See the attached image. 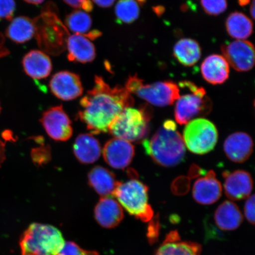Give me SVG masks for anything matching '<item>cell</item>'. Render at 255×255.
Instances as JSON below:
<instances>
[{
    "instance_id": "cell-40",
    "label": "cell",
    "mask_w": 255,
    "mask_h": 255,
    "mask_svg": "<svg viewBox=\"0 0 255 255\" xmlns=\"http://www.w3.org/2000/svg\"><path fill=\"white\" fill-rule=\"evenodd\" d=\"M239 4L242 7L250 4L251 0H238Z\"/></svg>"
},
{
    "instance_id": "cell-12",
    "label": "cell",
    "mask_w": 255,
    "mask_h": 255,
    "mask_svg": "<svg viewBox=\"0 0 255 255\" xmlns=\"http://www.w3.org/2000/svg\"><path fill=\"white\" fill-rule=\"evenodd\" d=\"M49 88L52 94L60 100H75L84 92L79 76L69 71L57 72L51 78Z\"/></svg>"
},
{
    "instance_id": "cell-9",
    "label": "cell",
    "mask_w": 255,
    "mask_h": 255,
    "mask_svg": "<svg viewBox=\"0 0 255 255\" xmlns=\"http://www.w3.org/2000/svg\"><path fill=\"white\" fill-rule=\"evenodd\" d=\"M185 146L194 154L203 155L214 149L218 132L214 124L204 119L191 120L184 130Z\"/></svg>"
},
{
    "instance_id": "cell-27",
    "label": "cell",
    "mask_w": 255,
    "mask_h": 255,
    "mask_svg": "<svg viewBox=\"0 0 255 255\" xmlns=\"http://www.w3.org/2000/svg\"><path fill=\"white\" fill-rule=\"evenodd\" d=\"M202 246L196 242L164 241L155 255H201Z\"/></svg>"
},
{
    "instance_id": "cell-7",
    "label": "cell",
    "mask_w": 255,
    "mask_h": 255,
    "mask_svg": "<svg viewBox=\"0 0 255 255\" xmlns=\"http://www.w3.org/2000/svg\"><path fill=\"white\" fill-rule=\"evenodd\" d=\"M125 88L130 94L155 106L163 107L173 104L180 97V88L173 81H163L144 84L137 75L129 76Z\"/></svg>"
},
{
    "instance_id": "cell-17",
    "label": "cell",
    "mask_w": 255,
    "mask_h": 255,
    "mask_svg": "<svg viewBox=\"0 0 255 255\" xmlns=\"http://www.w3.org/2000/svg\"><path fill=\"white\" fill-rule=\"evenodd\" d=\"M95 217L102 227L111 229L117 227L122 222L124 212L116 200L111 197H104L95 207Z\"/></svg>"
},
{
    "instance_id": "cell-29",
    "label": "cell",
    "mask_w": 255,
    "mask_h": 255,
    "mask_svg": "<svg viewBox=\"0 0 255 255\" xmlns=\"http://www.w3.org/2000/svg\"><path fill=\"white\" fill-rule=\"evenodd\" d=\"M139 4L135 0H119L115 8V13L119 23L130 24L139 15Z\"/></svg>"
},
{
    "instance_id": "cell-5",
    "label": "cell",
    "mask_w": 255,
    "mask_h": 255,
    "mask_svg": "<svg viewBox=\"0 0 255 255\" xmlns=\"http://www.w3.org/2000/svg\"><path fill=\"white\" fill-rule=\"evenodd\" d=\"M150 116L146 108L140 110L126 108L112 123L108 132L115 138L129 142H142L149 133Z\"/></svg>"
},
{
    "instance_id": "cell-20",
    "label": "cell",
    "mask_w": 255,
    "mask_h": 255,
    "mask_svg": "<svg viewBox=\"0 0 255 255\" xmlns=\"http://www.w3.org/2000/svg\"><path fill=\"white\" fill-rule=\"evenodd\" d=\"M229 72V63L221 55H210L206 57L201 65L203 78L212 85L222 84L227 81Z\"/></svg>"
},
{
    "instance_id": "cell-3",
    "label": "cell",
    "mask_w": 255,
    "mask_h": 255,
    "mask_svg": "<svg viewBox=\"0 0 255 255\" xmlns=\"http://www.w3.org/2000/svg\"><path fill=\"white\" fill-rule=\"evenodd\" d=\"M41 14L34 19L37 43L50 55H57L65 49L69 36L66 28L58 17L53 4H48Z\"/></svg>"
},
{
    "instance_id": "cell-21",
    "label": "cell",
    "mask_w": 255,
    "mask_h": 255,
    "mask_svg": "<svg viewBox=\"0 0 255 255\" xmlns=\"http://www.w3.org/2000/svg\"><path fill=\"white\" fill-rule=\"evenodd\" d=\"M76 158L83 164H92L100 157L102 149L100 142L89 133H82L76 138L73 145Z\"/></svg>"
},
{
    "instance_id": "cell-37",
    "label": "cell",
    "mask_w": 255,
    "mask_h": 255,
    "mask_svg": "<svg viewBox=\"0 0 255 255\" xmlns=\"http://www.w3.org/2000/svg\"><path fill=\"white\" fill-rule=\"evenodd\" d=\"M5 159V143L0 140V167Z\"/></svg>"
},
{
    "instance_id": "cell-19",
    "label": "cell",
    "mask_w": 255,
    "mask_h": 255,
    "mask_svg": "<svg viewBox=\"0 0 255 255\" xmlns=\"http://www.w3.org/2000/svg\"><path fill=\"white\" fill-rule=\"evenodd\" d=\"M69 61L87 63L93 62L96 57V49L91 40L82 34L69 36L67 40Z\"/></svg>"
},
{
    "instance_id": "cell-8",
    "label": "cell",
    "mask_w": 255,
    "mask_h": 255,
    "mask_svg": "<svg viewBox=\"0 0 255 255\" xmlns=\"http://www.w3.org/2000/svg\"><path fill=\"white\" fill-rule=\"evenodd\" d=\"M179 86L190 92L180 96L175 104V119L180 125H186L194 118L208 115L212 109V103L207 97L205 89L189 81L181 82Z\"/></svg>"
},
{
    "instance_id": "cell-36",
    "label": "cell",
    "mask_w": 255,
    "mask_h": 255,
    "mask_svg": "<svg viewBox=\"0 0 255 255\" xmlns=\"http://www.w3.org/2000/svg\"><path fill=\"white\" fill-rule=\"evenodd\" d=\"M92 1L101 7L108 8L111 7L116 0H92Z\"/></svg>"
},
{
    "instance_id": "cell-14",
    "label": "cell",
    "mask_w": 255,
    "mask_h": 255,
    "mask_svg": "<svg viewBox=\"0 0 255 255\" xmlns=\"http://www.w3.org/2000/svg\"><path fill=\"white\" fill-rule=\"evenodd\" d=\"M225 178L224 188L226 196L232 200L248 198L253 189L251 175L247 171L237 170L223 173Z\"/></svg>"
},
{
    "instance_id": "cell-35",
    "label": "cell",
    "mask_w": 255,
    "mask_h": 255,
    "mask_svg": "<svg viewBox=\"0 0 255 255\" xmlns=\"http://www.w3.org/2000/svg\"><path fill=\"white\" fill-rule=\"evenodd\" d=\"M67 4L75 8H81L86 12H91L94 8L91 0H63Z\"/></svg>"
},
{
    "instance_id": "cell-33",
    "label": "cell",
    "mask_w": 255,
    "mask_h": 255,
    "mask_svg": "<svg viewBox=\"0 0 255 255\" xmlns=\"http://www.w3.org/2000/svg\"><path fill=\"white\" fill-rule=\"evenodd\" d=\"M159 231H160V224H159L158 218L152 219L149 221L146 238L148 239L149 244L153 245L158 241Z\"/></svg>"
},
{
    "instance_id": "cell-10",
    "label": "cell",
    "mask_w": 255,
    "mask_h": 255,
    "mask_svg": "<svg viewBox=\"0 0 255 255\" xmlns=\"http://www.w3.org/2000/svg\"><path fill=\"white\" fill-rule=\"evenodd\" d=\"M223 57L229 65L238 72H248L255 64L253 44L245 40H237L222 47Z\"/></svg>"
},
{
    "instance_id": "cell-24",
    "label": "cell",
    "mask_w": 255,
    "mask_h": 255,
    "mask_svg": "<svg viewBox=\"0 0 255 255\" xmlns=\"http://www.w3.org/2000/svg\"><path fill=\"white\" fill-rule=\"evenodd\" d=\"M35 32L36 26L33 19L20 16L11 20L5 30V34L13 42L22 44L30 40Z\"/></svg>"
},
{
    "instance_id": "cell-16",
    "label": "cell",
    "mask_w": 255,
    "mask_h": 255,
    "mask_svg": "<svg viewBox=\"0 0 255 255\" xmlns=\"http://www.w3.org/2000/svg\"><path fill=\"white\" fill-rule=\"evenodd\" d=\"M254 143L247 133H232L225 140L224 151L231 161L242 163L248 160L253 152Z\"/></svg>"
},
{
    "instance_id": "cell-39",
    "label": "cell",
    "mask_w": 255,
    "mask_h": 255,
    "mask_svg": "<svg viewBox=\"0 0 255 255\" xmlns=\"http://www.w3.org/2000/svg\"><path fill=\"white\" fill-rule=\"evenodd\" d=\"M24 1L28 3V4L39 5L43 3L44 0H24Z\"/></svg>"
},
{
    "instance_id": "cell-1",
    "label": "cell",
    "mask_w": 255,
    "mask_h": 255,
    "mask_svg": "<svg viewBox=\"0 0 255 255\" xmlns=\"http://www.w3.org/2000/svg\"><path fill=\"white\" fill-rule=\"evenodd\" d=\"M133 104V98L125 88H111L101 76H95L94 87L80 101L78 116L92 133L100 134L109 131L114 120Z\"/></svg>"
},
{
    "instance_id": "cell-42",
    "label": "cell",
    "mask_w": 255,
    "mask_h": 255,
    "mask_svg": "<svg viewBox=\"0 0 255 255\" xmlns=\"http://www.w3.org/2000/svg\"><path fill=\"white\" fill-rule=\"evenodd\" d=\"M135 1L138 3L139 5H143L146 1V0H135Z\"/></svg>"
},
{
    "instance_id": "cell-41",
    "label": "cell",
    "mask_w": 255,
    "mask_h": 255,
    "mask_svg": "<svg viewBox=\"0 0 255 255\" xmlns=\"http://www.w3.org/2000/svg\"><path fill=\"white\" fill-rule=\"evenodd\" d=\"M251 14L252 17L254 19L255 18V1L253 0V2H252L251 6V10H250Z\"/></svg>"
},
{
    "instance_id": "cell-13",
    "label": "cell",
    "mask_w": 255,
    "mask_h": 255,
    "mask_svg": "<svg viewBox=\"0 0 255 255\" xmlns=\"http://www.w3.org/2000/svg\"><path fill=\"white\" fill-rule=\"evenodd\" d=\"M134 154V146L131 142L115 137L106 143L103 149L105 161L115 169L128 166Z\"/></svg>"
},
{
    "instance_id": "cell-30",
    "label": "cell",
    "mask_w": 255,
    "mask_h": 255,
    "mask_svg": "<svg viewBox=\"0 0 255 255\" xmlns=\"http://www.w3.org/2000/svg\"><path fill=\"white\" fill-rule=\"evenodd\" d=\"M201 5L207 14L218 15L228 7L227 0H201Z\"/></svg>"
},
{
    "instance_id": "cell-15",
    "label": "cell",
    "mask_w": 255,
    "mask_h": 255,
    "mask_svg": "<svg viewBox=\"0 0 255 255\" xmlns=\"http://www.w3.org/2000/svg\"><path fill=\"white\" fill-rule=\"evenodd\" d=\"M222 193V185L216 178L213 171H210L206 176L197 180L193 189L194 199L204 205H212L218 202Z\"/></svg>"
},
{
    "instance_id": "cell-26",
    "label": "cell",
    "mask_w": 255,
    "mask_h": 255,
    "mask_svg": "<svg viewBox=\"0 0 255 255\" xmlns=\"http://www.w3.org/2000/svg\"><path fill=\"white\" fill-rule=\"evenodd\" d=\"M226 25L228 34L237 40H245L253 32V21L240 12H234L229 15Z\"/></svg>"
},
{
    "instance_id": "cell-28",
    "label": "cell",
    "mask_w": 255,
    "mask_h": 255,
    "mask_svg": "<svg viewBox=\"0 0 255 255\" xmlns=\"http://www.w3.org/2000/svg\"><path fill=\"white\" fill-rule=\"evenodd\" d=\"M65 23L66 28H68L73 33L86 35L92 27V20L87 12L81 9H76L66 15Z\"/></svg>"
},
{
    "instance_id": "cell-6",
    "label": "cell",
    "mask_w": 255,
    "mask_h": 255,
    "mask_svg": "<svg viewBox=\"0 0 255 255\" xmlns=\"http://www.w3.org/2000/svg\"><path fill=\"white\" fill-rule=\"evenodd\" d=\"M148 187L141 181L130 180L119 183L113 196L130 215L148 222L154 216L152 207L148 204Z\"/></svg>"
},
{
    "instance_id": "cell-32",
    "label": "cell",
    "mask_w": 255,
    "mask_h": 255,
    "mask_svg": "<svg viewBox=\"0 0 255 255\" xmlns=\"http://www.w3.org/2000/svg\"><path fill=\"white\" fill-rule=\"evenodd\" d=\"M15 7L14 0H0V21L11 20Z\"/></svg>"
},
{
    "instance_id": "cell-38",
    "label": "cell",
    "mask_w": 255,
    "mask_h": 255,
    "mask_svg": "<svg viewBox=\"0 0 255 255\" xmlns=\"http://www.w3.org/2000/svg\"><path fill=\"white\" fill-rule=\"evenodd\" d=\"M102 33L101 31L97 30H94L91 31L90 33L84 35V36L88 38L89 40H95L97 39V38L100 37Z\"/></svg>"
},
{
    "instance_id": "cell-11",
    "label": "cell",
    "mask_w": 255,
    "mask_h": 255,
    "mask_svg": "<svg viewBox=\"0 0 255 255\" xmlns=\"http://www.w3.org/2000/svg\"><path fill=\"white\" fill-rule=\"evenodd\" d=\"M40 122L48 135L56 141H66L73 134L71 121L62 106L52 107L44 112Z\"/></svg>"
},
{
    "instance_id": "cell-22",
    "label": "cell",
    "mask_w": 255,
    "mask_h": 255,
    "mask_svg": "<svg viewBox=\"0 0 255 255\" xmlns=\"http://www.w3.org/2000/svg\"><path fill=\"white\" fill-rule=\"evenodd\" d=\"M214 219L217 226L222 231H233L241 225L244 217L235 203L225 201L216 209Z\"/></svg>"
},
{
    "instance_id": "cell-25",
    "label": "cell",
    "mask_w": 255,
    "mask_h": 255,
    "mask_svg": "<svg viewBox=\"0 0 255 255\" xmlns=\"http://www.w3.org/2000/svg\"><path fill=\"white\" fill-rule=\"evenodd\" d=\"M174 56L178 62L185 66H192L199 61L201 48L196 40L182 39L175 44Z\"/></svg>"
},
{
    "instance_id": "cell-34",
    "label": "cell",
    "mask_w": 255,
    "mask_h": 255,
    "mask_svg": "<svg viewBox=\"0 0 255 255\" xmlns=\"http://www.w3.org/2000/svg\"><path fill=\"white\" fill-rule=\"evenodd\" d=\"M255 195L248 197L244 207L245 215L247 221L252 225L255 224Z\"/></svg>"
},
{
    "instance_id": "cell-31",
    "label": "cell",
    "mask_w": 255,
    "mask_h": 255,
    "mask_svg": "<svg viewBox=\"0 0 255 255\" xmlns=\"http://www.w3.org/2000/svg\"><path fill=\"white\" fill-rule=\"evenodd\" d=\"M57 255H100L97 251L83 250L73 242H66Z\"/></svg>"
},
{
    "instance_id": "cell-18",
    "label": "cell",
    "mask_w": 255,
    "mask_h": 255,
    "mask_svg": "<svg viewBox=\"0 0 255 255\" xmlns=\"http://www.w3.org/2000/svg\"><path fill=\"white\" fill-rule=\"evenodd\" d=\"M24 71L34 80L45 79L52 71V63L45 53L33 50L25 55L22 60Z\"/></svg>"
},
{
    "instance_id": "cell-23",
    "label": "cell",
    "mask_w": 255,
    "mask_h": 255,
    "mask_svg": "<svg viewBox=\"0 0 255 255\" xmlns=\"http://www.w3.org/2000/svg\"><path fill=\"white\" fill-rule=\"evenodd\" d=\"M88 181L90 186L102 197L113 196L120 183L111 171L101 166L92 169L88 174Z\"/></svg>"
},
{
    "instance_id": "cell-43",
    "label": "cell",
    "mask_w": 255,
    "mask_h": 255,
    "mask_svg": "<svg viewBox=\"0 0 255 255\" xmlns=\"http://www.w3.org/2000/svg\"><path fill=\"white\" fill-rule=\"evenodd\" d=\"M1 105H0V113H1Z\"/></svg>"
},
{
    "instance_id": "cell-2",
    "label": "cell",
    "mask_w": 255,
    "mask_h": 255,
    "mask_svg": "<svg viewBox=\"0 0 255 255\" xmlns=\"http://www.w3.org/2000/svg\"><path fill=\"white\" fill-rule=\"evenodd\" d=\"M142 145L146 154L161 166H176L186 155L183 137L171 120L165 121L150 139L143 140Z\"/></svg>"
},
{
    "instance_id": "cell-4",
    "label": "cell",
    "mask_w": 255,
    "mask_h": 255,
    "mask_svg": "<svg viewBox=\"0 0 255 255\" xmlns=\"http://www.w3.org/2000/svg\"><path fill=\"white\" fill-rule=\"evenodd\" d=\"M65 243L59 229L49 225L32 223L20 238L21 255H57Z\"/></svg>"
}]
</instances>
